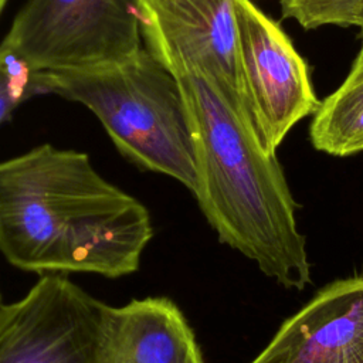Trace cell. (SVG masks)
Here are the masks:
<instances>
[{"label": "cell", "instance_id": "6da1fadb", "mask_svg": "<svg viewBox=\"0 0 363 363\" xmlns=\"http://www.w3.org/2000/svg\"><path fill=\"white\" fill-rule=\"evenodd\" d=\"M153 237L146 206L89 156L50 143L0 160V254L35 274L136 272Z\"/></svg>", "mask_w": 363, "mask_h": 363}, {"label": "cell", "instance_id": "7a4b0ae2", "mask_svg": "<svg viewBox=\"0 0 363 363\" xmlns=\"http://www.w3.org/2000/svg\"><path fill=\"white\" fill-rule=\"evenodd\" d=\"M177 77L191 119L196 197L218 241L286 289L311 284L306 237L298 204L275 155L265 150L248 113L234 106L203 72L169 67Z\"/></svg>", "mask_w": 363, "mask_h": 363}, {"label": "cell", "instance_id": "3957f363", "mask_svg": "<svg viewBox=\"0 0 363 363\" xmlns=\"http://www.w3.org/2000/svg\"><path fill=\"white\" fill-rule=\"evenodd\" d=\"M35 79L41 94L86 106L126 160L194 193L197 170L189 108L174 72L146 47L104 67L35 71Z\"/></svg>", "mask_w": 363, "mask_h": 363}, {"label": "cell", "instance_id": "277c9868", "mask_svg": "<svg viewBox=\"0 0 363 363\" xmlns=\"http://www.w3.org/2000/svg\"><path fill=\"white\" fill-rule=\"evenodd\" d=\"M140 0H27L0 45L33 71L125 61L142 45Z\"/></svg>", "mask_w": 363, "mask_h": 363}, {"label": "cell", "instance_id": "5b68a950", "mask_svg": "<svg viewBox=\"0 0 363 363\" xmlns=\"http://www.w3.org/2000/svg\"><path fill=\"white\" fill-rule=\"evenodd\" d=\"M102 302L62 274L0 306V363H98Z\"/></svg>", "mask_w": 363, "mask_h": 363}, {"label": "cell", "instance_id": "8992f818", "mask_svg": "<svg viewBox=\"0 0 363 363\" xmlns=\"http://www.w3.org/2000/svg\"><path fill=\"white\" fill-rule=\"evenodd\" d=\"M241 72L248 111L271 155L319 101L311 85L308 65L284 30L251 0H233Z\"/></svg>", "mask_w": 363, "mask_h": 363}, {"label": "cell", "instance_id": "52a82bcc", "mask_svg": "<svg viewBox=\"0 0 363 363\" xmlns=\"http://www.w3.org/2000/svg\"><path fill=\"white\" fill-rule=\"evenodd\" d=\"M140 27L146 48L167 67L199 69L250 115L233 0H140Z\"/></svg>", "mask_w": 363, "mask_h": 363}, {"label": "cell", "instance_id": "ba28073f", "mask_svg": "<svg viewBox=\"0 0 363 363\" xmlns=\"http://www.w3.org/2000/svg\"><path fill=\"white\" fill-rule=\"evenodd\" d=\"M250 363H363V275L318 291Z\"/></svg>", "mask_w": 363, "mask_h": 363}, {"label": "cell", "instance_id": "9c48e42d", "mask_svg": "<svg viewBox=\"0 0 363 363\" xmlns=\"http://www.w3.org/2000/svg\"><path fill=\"white\" fill-rule=\"evenodd\" d=\"M98 363H204L196 333L167 296L102 302Z\"/></svg>", "mask_w": 363, "mask_h": 363}, {"label": "cell", "instance_id": "30bf717a", "mask_svg": "<svg viewBox=\"0 0 363 363\" xmlns=\"http://www.w3.org/2000/svg\"><path fill=\"white\" fill-rule=\"evenodd\" d=\"M309 136L316 150L332 156L363 152V50L343 84L319 104Z\"/></svg>", "mask_w": 363, "mask_h": 363}, {"label": "cell", "instance_id": "8fae6325", "mask_svg": "<svg viewBox=\"0 0 363 363\" xmlns=\"http://www.w3.org/2000/svg\"><path fill=\"white\" fill-rule=\"evenodd\" d=\"M282 18L306 30L326 24L363 27V0H281Z\"/></svg>", "mask_w": 363, "mask_h": 363}, {"label": "cell", "instance_id": "7c38bea8", "mask_svg": "<svg viewBox=\"0 0 363 363\" xmlns=\"http://www.w3.org/2000/svg\"><path fill=\"white\" fill-rule=\"evenodd\" d=\"M35 95H41L35 71L0 45V123Z\"/></svg>", "mask_w": 363, "mask_h": 363}, {"label": "cell", "instance_id": "4fadbf2b", "mask_svg": "<svg viewBox=\"0 0 363 363\" xmlns=\"http://www.w3.org/2000/svg\"><path fill=\"white\" fill-rule=\"evenodd\" d=\"M6 3H7V0H0V14H1V11H3Z\"/></svg>", "mask_w": 363, "mask_h": 363}, {"label": "cell", "instance_id": "5bb4252c", "mask_svg": "<svg viewBox=\"0 0 363 363\" xmlns=\"http://www.w3.org/2000/svg\"><path fill=\"white\" fill-rule=\"evenodd\" d=\"M3 303H4V302H3V296H1V292H0V306H1Z\"/></svg>", "mask_w": 363, "mask_h": 363}, {"label": "cell", "instance_id": "9a60e30c", "mask_svg": "<svg viewBox=\"0 0 363 363\" xmlns=\"http://www.w3.org/2000/svg\"><path fill=\"white\" fill-rule=\"evenodd\" d=\"M360 30H362V38H363V27ZM360 50H363V43H362V48Z\"/></svg>", "mask_w": 363, "mask_h": 363}]
</instances>
